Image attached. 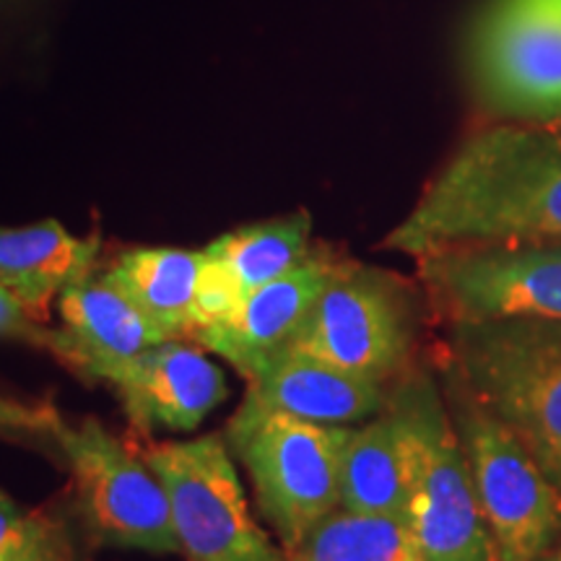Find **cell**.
<instances>
[{"label":"cell","mask_w":561,"mask_h":561,"mask_svg":"<svg viewBox=\"0 0 561 561\" xmlns=\"http://www.w3.org/2000/svg\"><path fill=\"white\" fill-rule=\"evenodd\" d=\"M0 339L21 341L26 346L47 351L60 364H66L70 371L76 367V348L70 335L62 328L55 331V328H47L45 322L34 318L5 286H0Z\"/></svg>","instance_id":"44dd1931"},{"label":"cell","mask_w":561,"mask_h":561,"mask_svg":"<svg viewBox=\"0 0 561 561\" xmlns=\"http://www.w3.org/2000/svg\"><path fill=\"white\" fill-rule=\"evenodd\" d=\"M466 62L483 107L517 123H561V9L553 0H486Z\"/></svg>","instance_id":"8992f818"},{"label":"cell","mask_w":561,"mask_h":561,"mask_svg":"<svg viewBox=\"0 0 561 561\" xmlns=\"http://www.w3.org/2000/svg\"><path fill=\"white\" fill-rule=\"evenodd\" d=\"M348 426L268 411L244 398L224 439L248 471L255 504L284 549L341 507V460Z\"/></svg>","instance_id":"277c9868"},{"label":"cell","mask_w":561,"mask_h":561,"mask_svg":"<svg viewBox=\"0 0 561 561\" xmlns=\"http://www.w3.org/2000/svg\"><path fill=\"white\" fill-rule=\"evenodd\" d=\"M411 346L409 291L390 273L346 261L286 351L385 385L405 367Z\"/></svg>","instance_id":"9c48e42d"},{"label":"cell","mask_w":561,"mask_h":561,"mask_svg":"<svg viewBox=\"0 0 561 561\" xmlns=\"http://www.w3.org/2000/svg\"><path fill=\"white\" fill-rule=\"evenodd\" d=\"M0 561H79V557L66 520L50 510H37L24 517L0 551Z\"/></svg>","instance_id":"ffe728a7"},{"label":"cell","mask_w":561,"mask_h":561,"mask_svg":"<svg viewBox=\"0 0 561 561\" xmlns=\"http://www.w3.org/2000/svg\"><path fill=\"white\" fill-rule=\"evenodd\" d=\"M453 369L561 494V320L453 322Z\"/></svg>","instance_id":"7a4b0ae2"},{"label":"cell","mask_w":561,"mask_h":561,"mask_svg":"<svg viewBox=\"0 0 561 561\" xmlns=\"http://www.w3.org/2000/svg\"><path fill=\"white\" fill-rule=\"evenodd\" d=\"M286 561H424L405 517L333 510L312 525Z\"/></svg>","instance_id":"d6986e66"},{"label":"cell","mask_w":561,"mask_h":561,"mask_svg":"<svg viewBox=\"0 0 561 561\" xmlns=\"http://www.w3.org/2000/svg\"><path fill=\"white\" fill-rule=\"evenodd\" d=\"M203 250L136 248L104 273L133 305L170 339L193 335L198 325Z\"/></svg>","instance_id":"e0dca14e"},{"label":"cell","mask_w":561,"mask_h":561,"mask_svg":"<svg viewBox=\"0 0 561 561\" xmlns=\"http://www.w3.org/2000/svg\"><path fill=\"white\" fill-rule=\"evenodd\" d=\"M248 401L312 424L346 426L388 405L382 382L348 375L331 364L284 351L248 385Z\"/></svg>","instance_id":"5bb4252c"},{"label":"cell","mask_w":561,"mask_h":561,"mask_svg":"<svg viewBox=\"0 0 561 561\" xmlns=\"http://www.w3.org/2000/svg\"><path fill=\"white\" fill-rule=\"evenodd\" d=\"M312 219L307 210L278 216L250 227L227 231L203 250L198 289V331L201 325L227 318L250 294L284 276L310 252ZM193 331V333H195Z\"/></svg>","instance_id":"4fadbf2b"},{"label":"cell","mask_w":561,"mask_h":561,"mask_svg":"<svg viewBox=\"0 0 561 561\" xmlns=\"http://www.w3.org/2000/svg\"><path fill=\"white\" fill-rule=\"evenodd\" d=\"M24 512L16 502L11 500L9 494H5L3 489H0V551L5 549V543L11 541L13 533L19 530V525L24 523Z\"/></svg>","instance_id":"7402d4cb"},{"label":"cell","mask_w":561,"mask_h":561,"mask_svg":"<svg viewBox=\"0 0 561 561\" xmlns=\"http://www.w3.org/2000/svg\"><path fill=\"white\" fill-rule=\"evenodd\" d=\"M553 3H557V5H559V9H561V0H553Z\"/></svg>","instance_id":"cb8c5ba5"},{"label":"cell","mask_w":561,"mask_h":561,"mask_svg":"<svg viewBox=\"0 0 561 561\" xmlns=\"http://www.w3.org/2000/svg\"><path fill=\"white\" fill-rule=\"evenodd\" d=\"M541 561H561V549H559V551H553V553L549 551V553H546V557H543Z\"/></svg>","instance_id":"603a6c76"},{"label":"cell","mask_w":561,"mask_h":561,"mask_svg":"<svg viewBox=\"0 0 561 561\" xmlns=\"http://www.w3.org/2000/svg\"><path fill=\"white\" fill-rule=\"evenodd\" d=\"M76 489V510L89 538L110 549L180 553L170 500L149 462L110 434L96 419L50 421Z\"/></svg>","instance_id":"52a82bcc"},{"label":"cell","mask_w":561,"mask_h":561,"mask_svg":"<svg viewBox=\"0 0 561 561\" xmlns=\"http://www.w3.org/2000/svg\"><path fill=\"white\" fill-rule=\"evenodd\" d=\"M100 255L96 237H76L60 221L0 227V286L47 322L62 289L89 276Z\"/></svg>","instance_id":"9a60e30c"},{"label":"cell","mask_w":561,"mask_h":561,"mask_svg":"<svg viewBox=\"0 0 561 561\" xmlns=\"http://www.w3.org/2000/svg\"><path fill=\"white\" fill-rule=\"evenodd\" d=\"M346 261L325 248H312L301 263L286 271L229 312L227 318L201 325L191 339L219 354L240 375L255 380L268 364L284 354L312 305Z\"/></svg>","instance_id":"8fae6325"},{"label":"cell","mask_w":561,"mask_h":561,"mask_svg":"<svg viewBox=\"0 0 561 561\" xmlns=\"http://www.w3.org/2000/svg\"><path fill=\"white\" fill-rule=\"evenodd\" d=\"M62 331L76 348V367L91 377L100 364L128 359L170 341L107 276H83L58 297Z\"/></svg>","instance_id":"2e32d148"},{"label":"cell","mask_w":561,"mask_h":561,"mask_svg":"<svg viewBox=\"0 0 561 561\" xmlns=\"http://www.w3.org/2000/svg\"><path fill=\"white\" fill-rule=\"evenodd\" d=\"M416 261L426 291L453 322L561 320V242L453 248Z\"/></svg>","instance_id":"30bf717a"},{"label":"cell","mask_w":561,"mask_h":561,"mask_svg":"<svg viewBox=\"0 0 561 561\" xmlns=\"http://www.w3.org/2000/svg\"><path fill=\"white\" fill-rule=\"evenodd\" d=\"M144 460L167 491L187 561H286L284 549L250 515L224 434L159 442L146 447Z\"/></svg>","instance_id":"ba28073f"},{"label":"cell","mask_w":561,"mask_h":561,"mask_svg":"<svg viewBox=\"0 0 561 561\" xmlns=\"http://www.w3.org/2000/svg\"><path fill=\"white\" fill-rule=\"evenodd\" d=\"M405 462V520L424 561H500L445 398L430 375L388 396Z\"/></svg>","instance_id":"3957f363"},{"label":"cell","mask_w":561,"mask_h":561,"mask_svg":"<svg viewBox=\"0 0 561 561\" xmlns=\"http://www.w3.org/2000/svg\"><path fill=\"white\" fill-rule=\"evenodd\" d=\"M89 380L107 382L140 432H191L229 392L221 367L172 339L128 359L100 364Z\"/></svg>","instance_id":"7c38bea8"},{"label":"cell","mask_w":561,"mask_h":561,"mask_svg":"<svg viewBox=\"0 0 561 561\" xmlns=\"http://www.w3.org/2000/svg\"><path fill=\"white\" fill-rule=\"evenodd\" d=\"M536 242H561V133L533 123L473 133L385 237L413 257Z\"/></svg>","instance_id":"6da1fadb"},{"label":"cell","mask_w":561,"mask_h":561,"mask_svg":"<svg viewBox=\"0 0 561 561\" xmlns=\"http://www.w3.org/2000/svg\"><path fill=\"white\" fill-rule=\"evenodd\" d=\"M409 489L401 437L390 411L351 430L341 460V507L369 515L405 517Z\"/></svg>","instance_id":"ac0fdd59"},{"label":"cell","mask_w":561,"mask_h":561,"mask_svg":"<svg viewBox=\"0 0 561 561\" xmlns=\"http://www.w3.org/2000/svg\"><path fill=\"white\" fill-rule=\"evenodd\" d=\"M445 403L500 561H541L561 533V494L523 442L468 390L453 367Z\"/></svg>","instance_id":"5b68a950"}]
</instances>
